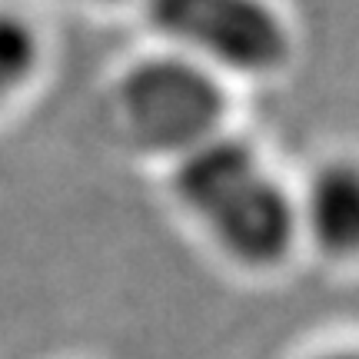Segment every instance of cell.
Returning <instances> with one entry per match:
<instances>
[{
    "mask_svg": "<svg viewBox=\"0 0 359 359\" xmlns=\"http://www.w3.org/2000/svg\"><path fill=\"white\" fill-rule=\"evenodd\" d=\"M154 24L190 50L243 74L286 57V30L263 0H150Z\"/></svg>",
    "mask_w": 359,
    "mask_h": 359,
    "instance_id": "3",
    "label": "cell"
},
{
    "mask_svg": "<svg viewBox=\"0 0 359 359\" xmlns=\"http://www.w3.org/2000/svg\"><path fill=\"white\" fill-rule=\"evenodd\" d=\"M120 107L130 130L147 147L187 154L217 137L223 90L203 67L180 57H156L130 70Z\"/></svg>",
    "mask_w": 359,
    "mask_h": 359,
    "instance_id": "2",
    "label": "cell"
},
{
    "mask_svg": "<svg viewBox=\"0 0 359 359\" xmlns=\"http://www.w3.org/2000/svg\"><path fill=\"white\" fill-rule=\"evenodd\" d=\"M326 359H359V353H346V356H326Z\"/></svg>",
    "mask_w": 359,
    "mask_h": 359,
    "instance_id": "6",
    "label": "cell"
},
{
    "mask_svg": "<svg viewBox=\"0 0 359 359\" xmlns=\"http://www.w3.org/2000/svg\"><path fill=\"white\" fill-rule=\"evenodd\" d=\"M177 190L219 243L246 263H273L293 240L296 210L290 196L240 140L213 137L187 150Z\"/></svg>",
    "mask_w": 359,
    "mask_h": 359,
    "instance_id": "1",
    "label": "cell"
},
{
    "mask_svg": "<svg viewBox=\"0 0 359 359\" xmlns=\"http://www.w3.org/2000/svg\"><path fill=\"white\" fill-rule=\"evenodd\" d=\"M37 60L34 30L11 13H0V100L20 87Z\"/></svg>",
    "mask_w": 359,
    "mask_h": 359,
    "instance_id": "5",
    "label": "cell"
},
{
    "mask_svg": "<svg viewBox=\"0 0 359 359\" xmlns=\"http://www.w3.org/2000/svg\"><path fill=\"white\" fill-rule=\"evenodd\" d=\"M303 217L313 240L336 257H359V167L333 163L306 190Z\"/></svg>",
    "mask_w": 359,
    "mask_h": 359,
    "instance_id": "4",
    "label": "cell"
}]
</instances>
